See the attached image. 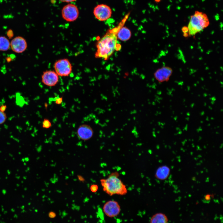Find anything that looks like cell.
I'll list each match as a JSON object with an SVG mask.
<instances>
[{"mask_svg":"<svg viewBox=\"0 0 223 223\" xmlns=\"http://www.w3.org/2000/svg\"><path fill=\"white\" fill-rule=\"evenodd\" d=\"M120 25L111 30H109L97 42V51L95 56L96 58L106 59L116 50L119 44H118L116 33Z\"/></svg>","mask_w":223,"mask_h":223,"instance_id":"1","label":"cell"},{"mask_svg":"<svg viewBox=\"0 0 223 223\" xmlns=\"http://www.w3.org/2000/svg\"><path fill=\"white\" fill-rule=\"evenodd\" d=\"M119 176V173L114 172L111 173L107 178L100 180L103 191L110 196L116 194L123 195L127 193L125 185Z\"/></svg>","mask_w":223,"mask_h":223,"instance_id":"2","label":"cell"},{"mask_svg":"<svg viewBox=\"0 0 223 223\" xmlns=\"http://www.w3.org/2000/svg\"><path fill=\"white\" fill-rule=\"evenodd\" d=\"M210 24V21L207 15L205 13L196 11L190 16L187 26L189 35H195L207 27Z\"/></svg>","mask_w":223,"mask_h":223,"instance_id":"3","label":"cell"},{"mask_svg":"<svg viewBox=\"0 0 223 223\" xmlns=\"http://www.w3.org/2000/svg\"><path fill=\"white\" fill-rule=\"evenodd\" d=\"M55 71L60 76H68L71 73L72 66L70 61L67 59H59L54 64Z\"/></svg>","mask_w":223,"mask_h":223,"instance_id":"4","label":"cell"},{"mask_svg":"<svg viewBox=\"0 0 223 223\" xmlns=\"http://www.w3.org/2000/svg\"><path fill=\"white\" fill-rule=\"evenodd\" d=\"M63 18L68 22H72L76 20L79 15L77 7L72 4H68L65 6L62 10Z\"/></svg>","mask_w":223,"mask_h":223,"instance_id":"5","label":"cell"},{"mask_svg":"<svg viewBox=\"0 0 223 223\" xmlns=\"http://www.w3.org/2000/svg\"><path fill=\"white\" fill-rule=\"evenodd\" d=\"M93 13L97 19L101 21H104L111 17L112 11L111 8L107 5L101 4L95 7Z\"/></svg>","mask_w":223,"mask_h":223,"instance_id":"6","label":"cell"},{"mask_svg":"<svg viewBox=\"0 0 223 223\" xmlns=\"http://www.w3.org/2000/svg\"><path fill=\"white\" fill-rule=\"evenodd\" d=\"M103 210L105 214L110 217L118 216L120 212V207L118 203L115 201L110 200L104 205Z\"/></svg>","mask_w":223,"mask_h":223,"instance_id":"7","label":"cell"},{"mask_svg":"<svg viewBox=\"0 0 223 223\" xmlns=\"http://www.w3.org/2000/svg\"><path fill=\"white\" fill-rule=\"evenodd\" d=\"M41 77L43 83L48 86L55 85L59 80V76L55 71L51 70L44 72Z\"/></svg>","mask_w":223,"mask_h":223,"instance_id":"8","label":"cell"},{"mask_svg":"<svg viewBox=\"0 0 223 223\" xmlns=\"http://www.w3.org/2000/svg\"><path fill=\"white\" fill-rule=\"evenodd\" d=\"M11 50L16 53H22L25 51L27 47L25 39L21 36H18L13 38L10 43Z\"/></svg>","mask_w":223,"mask_h":223,"instance_id":"9","label":"cell"},{"mask_svg":"<svg viewBox=\"0 0 223 223\" xmlns=\"http://www.w3.org/2000/svg\"><path fill=\"white\" fill-rule=\"evenodd\" d=\"M172 68L168 66H164L157 69L154 73L155 79L159 82L167 81L173 73Z\"/></svg>","mask_w":223,"mask_h":223,"instance_id":"10","label":"cell"},{"mask_svg":"<svg viewBox=\"0 0 223 223\" xmlns=\"http://www.w3.org/2000/svg\"><path fill=\"white\" fill-rule=\"evenodd\" d=\"M77 134L79 139L86 141L90 139L93 137L94 131L90 125L87 124H83L78 128Z\"/></svg>","mask_w":223,"mask_h":223,"instance_id":"11","label":"cell"},{"mask_svg":"<svg viewBox=\"0 0 223 223\" xmlns=\"http://www.w3.org/2000/svg\"><path fill=\"white\" fill-rule=\"evenodd\" d=\"M170 172V169L168 166H160L156 170L155 176L156 178L159 180H164L168 177Z\"/></svg>","mask_w":223,"mask_h":223,"instance_id":"12","label":"cell"},{"mask_svg":"<svg viewBox=\"0 0 223 223\" xmlns=\"http://www.w3.org/2000/svg\"><path fill=\"white\" fill-rule=\"evenodd\" d=\"M131 36L130 30L125 27H121L116 33L117 39L123 41L128 40L130 38Z\"/></svg>","mask_w":223,"mask_h":223,"instance_id":"13","label":"cell"},{"mask_svg":"<svg viewBox=\"0 0 223 223\" xmlns=\"http://www.w3.org/2000/svg\"><path fill=\"white\" fill-rule=\"evenodd\" d=\"M168 219L167 216L162 213H156L151 217L150 219L151 223H168Z\"/></svg>","mask_w":223,"mask_h":223,"instance_id":"14","label":"cell"},{"mask_svg":"<svg viewBox=\"0 0 223 223\" xmlns=\"http://www.w3.org/2000/svg\"><path fill=\"white\" fill-rule=\"evenodd\" d=\"M10 47V43L8 39L5 37H0V50L6 51Z\"/></svg>","mask_w":223,"mask_h":223,"instance_id":"15","label":"cell"},{"mask_svg":"<svg viewBox=\"0 0 223 223\" xmlns=\"http://www.w3.org/2000/svg\"><path fill=\"white\" fill-rule=\"evenodd\" d=\"M52 124L50 121L48 119L44 118L42 122V127L43 128L48 129L50 128Z\"/></svg>","mask_w":223,"mask_h":223,"instance_id":"16","label":"cell"},{"mask_svg":"<svg viewBox=\"0 0 223 223\" xmlns=\"http://www.w3.org/2000/svg\"><path fill=\"white\" fill-rule=\"evenodd\" d=\"M7 119V116L6 113L0 111V125L4 123Z\"/></svg>","mask_w":223,"mask_h":223,"instance_id":"17","label":"cell"},{"mask_svg":"<svg viewBox=\"0 0 223 223\" xmlns=\"http://www.w3.org/2000/svg\"><path fill=\"white\" fill-rule=\"evenodd\" d=\"M63 100V98L62 97H57L55 98V100H54V101L55 104L57 105H59L62 103Z\"/></svg>","mask_w":223,"mask_h":223,"instance_id":"18","label":"cell"},{"mask_svg":"<svg viewBox=\"0 0 223 223\" xmlns=\"http://www.w3.org/2000/svg\"><path fill=\"white\" fill-rule=\"evenodd\" d=\"M98 186L95 184L92 185L90 187L91 190L93 192H96L98 189Z\"/></svg>","mask_w":223,"mask_h":223,"instance_id":"19","label":"cell"},{"mask_svg":"<svg viewBox=\"0 0 223 223\" xmlns=\"http://www.w3.org/2000/svg\"><path fill=\"white\" fill-rule=\"evenodd\" d=\"M7 35L9 39L11 38L14 36V33L12 30L11 29L9 30L7 32Z\"/></svg>","mask_w":223,"mask_h":223,"instance_id":"20","label":"cell"},{"mask_svg":"<svg viewBox=\"0 0 223 223\" xmlns=\"http://www.w3.org/2000/svg\"><path fill=\"white\" fill-rule=\"evenodd\" d=\"M7 108V106L6 105H2L0 106V111L4 112Z\"/></svg>","mask_w":223,"mask_h":223,"instance_id":"21","label":"cell"},{"mask_svg":"<svg viewBox=\"0 0 223 223\" xmlns=\"http://www.w3.org/2000/svg\"><path fill=\"white\" fill-rule=\"evenodd\" d=\"M181 31L183 33H188V29L187 26H185L181 28Z\"/></svg>","mask_w":223,"mask_h":223,"instance_id":"22","label":"cell"},{"mask_svg":"<svg viewBox=\"0 0 223 223\" xmlns=\"http://www.w3.org/2000/svg\"><path fill=\"white\" fill-rule=\"evenodd\" d=\"M49 216L50 218H54L56 216V214L55 212H51L49 213Z\"/></svg>","mask_w":223,"mask_h":223,"instance_id":"23","label":"cell"},{"mask_svg":"<svg viewBox=\"0 0 223 223\" xmlns=\"http://www.w3.org/2000/svg\"><path fill=\"white\" fill-rule=\"evenodd\" d=\"M211 198V195L210 194H207L204 196V199L206 201L210 200Z\"/></svg>","mask_w":223,"mask_h":223,"instance_id":"24","label":"cell"},{"mask_svg":"<svg viewBox=\"0 0 223 223\" xmlns=\"http://www.w3.org/2000/svg\"><path fill=\"white\" fill-rule=\"evenodd\" d=\"M60 1L65 2H70L75 1L76 0H59Z\"/></svg>","mask_w":223,"mask_h":223,"instance_id":"25","label":"cell"},{"mask_svg":"<svg viewBox=\"0 0 223 223\" xmlns=\"http://www.w3.org/2000/svg\"><path fill=\"white\" fill-rule=\"evenodd\" d=\"M6 60L7 62H10L12 60V59L11 57H7L6 58Z\"/></svg>","mask_w":223,"mask_h":223,"instance_id":"26","label":"cell"},{"mask_svg":"<svg viewBox=\"0 0 223 223\" xmlns=\"http://www.w3.org/2000/svg\"><path fill=\"white\" fill-rule=\"evenodd\" d=\"M78 177L79 180L81 181H83L84 180V178L80 176H78Z\"/></svg>","mask_w":223,"mask_h":223,"instance_id":"27","label":"cell"},{"mask_svg":"<svg viewBox=\"0 0 223 223\" xmlns=\"http://www.w3.org/2000/svg\"><path fill=\"white\" fill-rule=\"evenodd\" d=\"M155 1L156 2H159L161 0H155Z\"/></svg>","mask_w":223,"mask_h":223,"instance_id":"28","label":"cell"}]
</instances>
